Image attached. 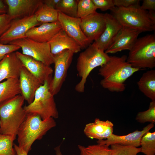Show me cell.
I'll list each match as a JSON object with an SVG mask.
<instances>
[{
	"label": "cell",
	"instance_id": "cell-1",
	"mask_svg": "<svg viewBox=\"0 0 155 155\" xmlns=\"http://www.w3.org/2000/svg\"><path fill=\"white\" fill-rule=\"evenodd\" d=\"M127 56H110L109 60L101 66L98 74L102 79L100 84L112 92H121L126 88L125 82L134 73L140 70L127 61Z\"/></svg>",
	"mask_w": 155,
	"mask_h": 155
},
{
	"label": "cell",
	"instance_id": "cell-2",
	"mask_svg": "<svg viewBox=\"0 0 155 155\" xmlns=\"http://www.w3.org/2000/svg\"><path fill=\"white\" fill-rule=\"evenodd\" d=\"M56 125L53 118L43 120L36 114L27 113L17 133L18 146L28 153L34 142L42 139L49 130Z\"/></svg>",
	"mask_w": 155,
	"mask_h": 155
},
{
	"label": "cell",
	"instance_id": "cell-3",
	"mask_svg": "<svg viewBox=\"0 0 155 155\" xmlns=\"http://www.w3.org/2000/svg\"><path fill=\"white\" fill-rule=\"evenodd\" d=\"M25 100L20 94L0 103V133L16 136L27 114L23 107Z\"/></svg>",
	"mask_w": 155,
	"mask_h": 155
},
{
	"label": "cell",
	"instance_id": "cell-4",
	"mask_svg": "<svg viewBox=\"0 0 155 155\" xmlns=\"http://www.w3.org/2000/svg\"><path fill=\"white\" fill-rule=\"evenodd\" d=\"M112 11L113 15L123 26L142 32L155 30L154 11L143 10L140 5L127 8L115 7Z\"/></svg>",
	"mask_w": 155,
	"mask_h": 155
},
{
	"label": "cell",
	"instance_id": "cell-5",
	"mask_svg": "<svg viewBox=\"0 0 155 155\" xmlns=\"http://www.w3.org/2000/svg\"><path fill=\"white\" fill-rule=\"evenodd\" d=\"M109 59L110 56L99 49L94 42L81 53L77 59L76 68L81 79L76 85L75 90L78 92H83L87 79L90 72L95 68L106 63Z\"/></svg>",
	"mask_w": 155,
	"mask_h": 155
},
{
	"label": "cell",
	"instance_id": "cell-6",
	"mask_svg": "<svg viewBox=\"0 0 155 155\" xmlns=\"http://www.w3.org/2000/svg\"><path fill=\"white\" fill-rule=\"evenodd\" d=\"M127 61L140 70L155 67V36L148 34L138 38L129 51Z\"/></svg>",
	"mask_w": 155,
	"mask_h": 155
},
{
	"label": "cell",
	"instance_id": "cell-7",
	"mask_svg": "<svg viewBox=\"0 0 155 155\" xmlns=\"http://www.w3.org/2000/svg\"><path fill=\"white\" fill-rule=\"evenodd\" d=\"M51 80H47L36 90L33 102L24 107L27 113H35L43 120L52 117L58 118L59 114L54 98L50 92L49 83Z\"/></svg>",
	"mask_w": 155,
	"mask_h": 155
},
{
	"label": "cell",
	"instance_id": "cell-8",
	"mask_svg": "<svg viewBox=\"0 0 155 155\" xmlns=\"http://www.w3.org/2000/svg\"><path fill=\"white\" fill-rule=\"evenodd\" d=\"M74 53L71 50H65L53 55L54 73L49 82V88L54 96L59 92L65 80L67 71L72 62Z\"/></svg>",
	"mask_w": 155,
	"mask_h": 155
},
{
	"label": "cell",
	"instance_id": "cell-9",
	"mask_svg": "<svg viewBox=\"0 0 155 155\" xmlns=\"http://www.w3.org/2000/svg\"><path fill=\"white\" fill-rule=\"evenodd\" d=\"M9 44L18 46L22 53L32 57L50 66L54 63V56L51 53L49 43L40 42L27 37L14 41Z\"/></svg>",
	"mask_w": 155,
	"mask_h": 155
},
{
	"label": "cell",
	"instance_id": "cell-10",
	"mask_svg": "<svg viewBox=\"0 0 155 155\" xmlns=\"http://www.w3.org/2000/svg\"><path fill=\"white\" fill-rule=\"evenodd\" d=\"M41 24L37 21L35 14L13 20L7 30L0 36V43L9 44L14 41L26 37V34L29 30Z\"/></svg>",
	"mask_w": 155,
	"mask_h": 155
},
{
	"label": "cell",
	"instance_id": "cell-11",
	"mask_svg": "<svg viewBox=\"0 0 155 155\" xmlns=\"http://www.w3.org/2000/svg\"><path fill=\"white\" fill-rule=\"evenodd\" d=\"M58 19L63 30L79 45L81 49H86L92 43L81 28L80 18L69 16L59 12Z\"/></svg>",
	"mask_w": 155,
	"mask_h": 155
},
{
	"label": "cell",
	"instance_id": "cell-12",
	"mask_svg": "<svg viewBox=\"0 0 155 155\" xmlns=\"http://www.w3.org/2000/svg\"><path fill=\"white\" fill-rule=\"evenodd\" d=\"M7 14L12 19L29 17L35 13L43 4L42 0H4Z\"/></svg>",
	"mask_w": 155,
	"mask_h": 155
},
{
	"label": "cell",
	"instance_id": "cell-13",
	"mask_svg": "<svg viewBox=\"0 0 155 155\" xmlns=\"http://www.w3.org/2000/svg\"><path fill=\"white\" fill-rule=\"evenodd\" d=\"M105 25L104 14L96 11L80 19L81 28L91 43L99 37L104 31Z\"/></svg>",
	"mask_w": 155,
	"mask_h": 155
},
{
	"label": "cell",
	"instance_id": "cell-14",
	"mask_svg": "<svg viewBox=\"0 0 155 155\" xmlns=\"http://www.w3.org/2000/svg\"><path fill=\"white\" fill-rule=\"evenodd\" d=\"M15 53L23 66L43 84L52 79L53 70L50 66L19 51Z\"/></svg>",
	"mask_w": 155,
	"mask_h": 155
},
{
	"label": "cell",
	"instance_id": "cell-15",
	"mask_svg": "<svg viewBox=\"0 0 155 155\" xmlns=\"http://www.w3.org/2000/svg\"><path fill=\"white\" fill-rule=\"evenodd\" d=\"M141 32L137 30L123 26L105 53L113 54L125 50L129 51Z\"/></svg>",
	"mask_w": 155,
	"mask_h": 155
},
{
	"label": "cell",
	"instance_id": "cell-16",
	"mask_svg": "<svg viewBox=\"0 0 155 155\" xmlns=\"http://www.w3.org/2000/svg\"><path fill=\"white\" fill-rule=\"evenodd\" d=\"M154 126V124L150 123L141 131L137 130L125 135H119L113 133L106 140H98L97 143L100 145H106L108 146L112 144H117L138 147L140 146V141L143 135Z\"/></svg>",
	"mask_w": 155,
	"mask_h": 155
},
{
	"label": "cell",
	"instance_id": "cell-17",
	"mask_svg": "<svg viewBox=\"0 0 155 155\" xmlns=\"http://www.w3.org/2000/svg\"><path fill=\"white\" fill-rule=\"evenodd\" d=\"M104 15L106 22L105 29L94 42L99 49L105 51L113 43L123 26L113 15L107 13Z\"/></svg>",
	"mask_w": 155,
	"mask_h": 155
},
{
	"label": "cell",
	"instance_id": "cell-18",
	"mask_svg": "<svg viewBox=\"0 0 155 155\" xmlns=\"http://www.w3.org/2000/svg\"><path fill=\"white\" fill-rule=\"evenodd\" d=\"M21 95L28 104L33 101L36 90L43 84L23 66L19 78Z\"/></svg>",
	"mask_w": 155,
	"mask_h": 155
},
{
	"label": "cell",
	"instance_id": "cell-19",
	"mask_svg": "<svg viewBox=\"0 0 155 155\" xmlns=\"http://www.w3.org/2000/svg\"><path fill=\"white\" fill-rule=\"evenodd\" d=\"M62 29L59 21L42 23L39 26L34 27L26 33V37L40 42H48Z\"/></svg>",
	"mask_w": 155,
	"mask_h": 155
},
{
	"label": "cell",
	"instance_id": "cell-20",
	"mask_svg": "<svg viewBox=\"0 0 155 155\" xmlns=\"http://www.w3.org/2000/svg\"><path fill=\"white\" fill-rule=\"evenodd\" d=\"M113 123L108 120L104 121L96 118L93 122L86 125L84 131L89 138L104 140L113 133Z\"/></svg>",
	"mask_w": 155,
	"mask_h": 155
},
{
	"label": "cell",
	"instance_id": "cell-21",
	"mask_svg": "<svg viewBox=\"0 0 155 155\" xmlns=\"http://www.w3.org/2000/svg\"><path fill=\"white\" fill-rule=\"evenodd\" d=\"M15 52L7 54L0 61V82L5 79H19L23 65Z\"/></svg>",
	"mask_w": 155,
	"mask_h": 155
},
{
	"label": "cell",
	"instance_id": "cell-22",
	"mask_svg": "<svg viewBox=\"0 0 155 155\" xmlns=\"http://www.w3.org/2000/svg\"><path fill=\"white\" fill-rule=\"evenodd\" d=\"M51 51L53 55H56L64 50H69L74 53L80 51L81 48L79 45L70 37L62 29L48 42Z\"/></svg>",
	"mask_w": 155,
	"mask_h": 155
},
{
	"label": "cell",
	"instance_id": "cell-23",
	"mask_svg": "<svg viewBox=\"0 0 155 155\" xmlns=\"http://www.w3.org/2000/svg\"><path fill=\"white\" fill-rule=\"evenodd\" d=\"M137 84L139 89L152 101H155V70L148 71L142 75Z\"/></svg>",
	"mask_w": 155,
	"mask_h": 155
},
{
	"label": "cell",
	"instance_id": "cell-24",
	"mask_svg": "<svg viewBox=\"0 0 155 155\" xmlns=\"http://www.w3.org/2000/svg\"><path fill=\"white\" fill-rule=\"evenodd\" d=\"M18 78H10L0 82V103L21 94Z\"/></svg>",
	"mask_w": 155,
	"mask_h": 155
},
{
	"label": "cell",
	"instance_id": "cell-25",
	"mask_svg": "<svg viewBox=\"0 0 155 155\" xmlns=\"http://www.w3.org/2000/svg\"><path fill=\"white\" fill-rule=\"evenodd\" d=\"M59 11L43 3L35 13L37 21L41 24L58 21Z\"/></svg>",
	"mask_w": 155,
	"mask_h": 155
},
{
	"label": "cell",
	"instance_id": "cell-26",
	"mask_svg": "<svg viewBox=\"0 0 155 155\" xmlns=\"http://www.w3.org/2000/svg\"><path fill=\"white\" fill-rule=\"evenodd\" d=\"M109 147L106 145L98 144L86 147L80 145L78 146L80 155H111V150Z\"/></svg>",
	"mask_w": 155,
	"mask_h": 155
},
{
	"label": "cell",
	"instance_id": "cell-27",
	"mask_svg": "<svg viewBox=\"0 0 155 155\" xmlns=\"http://www.w3.org/2000/svg\"><path fill=\"white\" fill-rule=\"evenodd\" d=\"M141 152L145 155H155V132H147L142 137L140 142Z\"/></svg>",
	"mask_w": 155,
	"mask_h": 155
},
{
	"label": "cell",
	"instance_id": "cell-28",
	"mask_svg": "<svg viewBox=\"0 0 155 155\" xmlns=\"http://www.w3.org/2000/svg\"><path fill=\"white\" fill-rule=\"evenodd\" d=\"M16 136L0 133V155H17L13 147Z\"/></svg>",
	"mask_w": 155,
	"mask_h": 155
},
{
	"label": "cell",
	"instance_id": "cell-29",
	"mask_svg": "<svg viewBox=\"0 0 155 155\" xmlns=\"http://www.w3.org/2000/svg\"><path fill=\"white\" fill-rule=\"evenodd\" d=\"M78 0H60L55 9L59 12L72 17H77Z\"/></svg>",
	"mask_w": 155,
	"mask_h": 155
},
{
	"label": "cell",
	"instance_id": "cell-30",
	"mask_svg": "<svg viewBox=\"0 0 155 155\" xmlns=\"http://www.w3.org/2000/svg\"><path fill=\"white\" fill-rule=\"evenodd\" d=\"M92 0H79L78 1L77 17L82 18L96 11Z\"/></svg>",
	"mask_w": 155,
	"mask_h": 155
},
{
	"label": "cell",
	"instance_id": "cell-31",
	"mask_svg": "<svg viewBox=\"0 0 155 155\" xmlns=\"http://www.w3.org/2000/svg\"><path fill=\"white\" fill-rule=\"evenodd\" d=\"M111 155H137L141 152V148L113 144L111 145Z\"/></svg>",
	"mask_w": 155,
	"mask_h": 155
},
{
	"label": "cell",
	"instance_id": "cell-32",
	"mask_svg": "<svg viewBox=\"0 0 155 155\" xmlns=\"http://www.w3.org/2000/svg\"><path fill=\"white\" fill-rule=\"evenodd\" d=\"M135 120L140 123L149 122L154 124L155 123V101H152L150 102L147 110L138 112L136 116Z\"/></svg>",
	"mask_w": 155,
	"mask_h": 155
},
{
	"label": "cell",
	"instance_id": "cell-33",
	"mask_svg": "<svg viewBox=\"0 0 155 155\" xmlns=\"http://www.w3.org/2000/svg\"><path fill=\"white\" fill-rule=\"evenodd\" d=\"M96 9L103 11L108 10L112 11L115 7L113 0H92Z\"/></svg>",
	"mask_w": 155,
	"mask_h": 155
},
{
	"label": "cell",
	"instance_id": "cell-34",
	"mask_svg": "<svg viewBox=\"0 0 155 155\" xmlns=\"http://www.w3.org/2000/svg\"><path fill=\"white\" fill-rule=\"evenodd\" d=\"M20 49V46L15 44H5L0 43V61L7 54L15 52Z\"/></svg>",
	"mask_w": 155,
	"mask_h": 155
},
{
	"label": "cell",
	"instance_id": "cell-35",
	"mask_svg": "<svg viewBox=\"0 0 155 155\" xmlns=\"http://www.w3.org/2000/svg\"><path fill=\"white\" fill-rule=\"evenodd\" d=\"M12 20L7 13L0 15V36L8 28Z\"/></svg>",
	"mask_w": 155,
	"mask_h": 155
},
{
	"label": "cell",
	"instance_id": "cell-36",
	"mask_svg": "<svg viewBox=\"0 0 155 155\" xmlns=\"http://www.w3.org/2000/svg\"><path fill=\"white\" fill-rule=\"evenodd\" d=\"M140 0H113L115 7L125 8L140 5Z\"/></svg>",
	"mask_w": 155,
	"mask_h": 155
},
{
	"label": "cell",
	"instance_id": "cell-37",
	"mask_svg": "<svg viewBox=\"0 0 155 155\" xmlns=\"http://www.w3.org/2000/svg\"><path fill=\"white\" fill-rule=\"evenodd\" d=\"M140 7L142 9L149 11H154L155 10V0H144Z\"/></svg>",
	"mask_w": 155,
	"mask_h": 155
},
{
	"label": "cell",
	"instance_id": "cell-38",
	"mask_svg": "<svg viewBox=\"0 0 155 155\" xmlns=\"http://www.w3.org/2000/svg\"><path fill=\"white\" fill-rule=\"evenodd\" d=\"M60 0H44L43 3L47 6L55 9L56 7Z\"/></svg>",
	"mask_w": 155,
	"mask_h": 155
},
{
	"label": "cell",
	"instance_id": "cell-39",
	"mask_svg": "<svg viewBox=\"0 0 155 155\" xmlns=\"http://www.w3.org/2000/svg\"><path fill=\"white\" fill-rule=\"evenodd\" d=\"M13 147L17 155H28V153L19 147L18 145L16 144H14Z\"/></svg>",
	"mask_w": 155,
	"mask_h": 155
},
{
	"label": "cell",
	"instance_id": "cell-40",
	"mask_svg": "<svg viewBox=\"0 0 155 155\" xmlns=\"http://www.w3.org/2000/svg\"><path fill=\"white\" fill-rule=\"evenodd\" d=\"M7 7L3 0H0V15L7 13Z\"/></svg>",
	"mask_w": 155,
	"mask_h": 155
},
{
	"label": "cell",
	"instance_id": "cell-41",
	"mask_svg": "<svg viewBox=\"0 0 155 155\" xmlns=\"http://www.w3.org/2000/svg\"><path fill=\"white\" fill-rule=\"evenodd\" d=\"M61 145L55 147L54 148L55 155H63L60 149Z\"/></svg>",
	"mask_w": 155,
	"mask_h": 155
},
{
	"label": "cell",
	"instance_id": "cell-42",
	"mask_svg": "<svg viewBox=\"0 0 155 155\" xmlns=\"http://www.w3.org/2000/svg\"><path fill=\"white\" fill-rule=\"evenodd\" d=\"M1 123L0 120V125H1Z\"/></svg>",
	"mask_w": 155,
	"mask_h": 155
}]
</instances>
